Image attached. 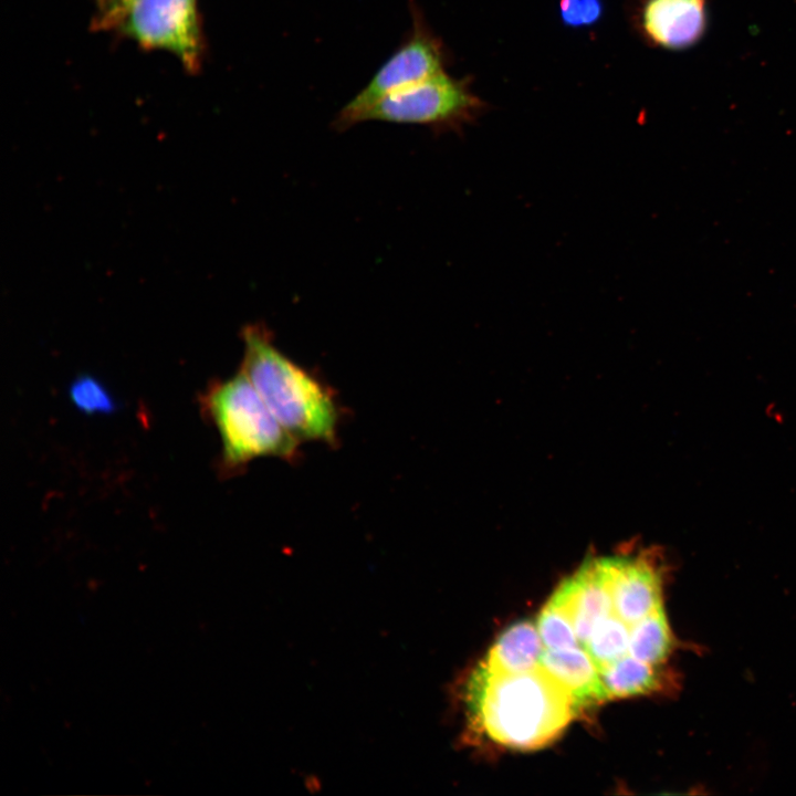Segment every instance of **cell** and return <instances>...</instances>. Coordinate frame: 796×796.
<instances>
[{"mask_svg": "<svg viewBox=\"0 0 796 796\" xmlns=\"http://www.w3.org/2000/svg\"><path fill=\"white\" fill-rule=\"evenodd\" d=\"M481 107L465 82L442 71L381 98L359 115L357 124L380 121L423 125L436 133L459 132Z\"/></svg>", "mask_w": 796, "mask_h": 796, "instance_id": "obj_4", "label": "cell"}, {"mask_svg": "<svg viewBox=\"0 0 796 796\" xmlns=\"http://www.w3.org/2000/svg\"><path fill=\"white\" fill-rule=\"evenodd\" d=\"M633 627L622 621L615 611L594 625L590 636L580 648L591 658L598 673L629 656Z\"/></svg>", "mask_w": 796, "mask_h": 796, "instance_id": "obj_13", "label": "cell"}, {"mask_svg": "<svg viewBox=\"0 0 796 796\" xmlns=\"http://www.w3.org/2000/svg\"><path fill=\"white\" fill-rule=\"evenodd\" d=\"M241 338L240 369L280 423L301 443L337 448L346 415L336 390L316 371L284 354L264 324H248Z\"/></svg>", "mask_w": 796, "mask_h": 796, "instance_id": "obj_2", "label": "cell"}, {"mask_svg": "<svg viewBox=\"0 0 796 796\" xmlns=\"http://www.w3.org/2000/svg\"><path fill=\"white\" fill-rule=\"evenodd\" d=\"M202 406L219 432L224 471L238 472L263 457L290 463L301 459V442L274 417L241 369L213 383Z\"/></svg>", "mask_w": 796, "mask_h": 796, "instance_id": "obj_3", "label": "cell"}, {"mask_svg": "<svg viewBox=\"0 0 796 796\" xmlns=\"http://www.w3.org/2000/svg\"><path fill=\"white\" fill-rule=\"evenodd\" d=\"M411 29L406 40L370 81L337 113L333 127L343 132L357 125L359 115L381 98L442 72V44L433 35L415 1L409 3Z\"/></svg>", "mask_w": 796, "mask_h": 796, "instance_id": "obj_5", "label": "cell"}, {"mask_svg": "<svg viewBox=\"0 0 796 796\" xmlns=\"http://www.w3.org/2000/svg\"><path fill=\"white\" fill-rule=\"evenodd\" d=\"M135 0H97L98 13L94 27L100 30L115 29L126 9Z\"/></svg>", "mask_w": 796, "mask_h": 796, "instance_id": "obj_17", "label": "cell"}, {"mask_svg": "<svg viewBox=\"0 0 796 796\" xmlns=\"http://www.w3.org/2000/svg\"><path fill=\"white\" fill-rule=\"evenodd\" d=\"M72 404L86 415H108L117 405L106 386L90 375H81L70 386Z\"/></svg>", "mask_w": 796, "mask_h": 796, "instance_id": "obj_14", "label": "cell"}, {"mask_svg": "<svg viewBox=\"0 0 796 796\" xmlns=\"http://www.w3.org/2000/svg\"><path fill=\"white\" fill-rule=\"evenodd\" d=\"M615 614L631 627L663 606V566L657 556L599 557Z\"/></svg>", "mask_w": 796, "mask_h": 796, "instance_id": "obj_7", "label": "cell"}, {"mask_svg": "<svg viewBox=\"0 0 796 796\" xmlns=\"http://www.w3.org/2000/svg\"><path fill=\"white\" fill-rule=\"evenodd\" d=\"M536 627L545 649L562 650L579 647L569 619L551 601L542 610Z\"/></svg>", "mask_w": 796, "mask_h": 796, "instance_id": "obj_15", "label": "cell"}, {"mask_svg": "<svg viewBox=\"0 0 796 796\" xmlns=\"http://www.w3.org/2000/svg\"><path fill=\"white\" fill-rule=\"evenodd\" d=\"M543 650L537 627L519 621L499 637L481 663L492 671L520 673L540 666Z\"/></svg>", "mask_w": 796, "mask_h": 796, "instance_id": "obj_10", "label": "cell"}, {"mask_svg": "<svg viewBox=\"0 0 796 796\" xmlns=\"http://www.w3.org/2000/svg\"><path fill=\"white\" fill-rule=\"evenodd\" d=\"M601 0H561L559 12L568 27L591 25L601 15Z\"/></svg>", "mask_w": 796, "mask_h": 796, "instance_id": "obj_16", "label": "cell"}, {"mask_svg": "<svg viewBox=\"0 0 796 796\" xmlns=\"http://www.w3.org/2000/svg\"><path fill=\"white\" fill-rule=\"evenodd\" d=\"M663 606L640 620L630 632L629 656L652 666L662 664L674 648Z\"/></svg>", "mask_w": 796, "mask_h": 796, "instance_id": "obj_12", "label": "cell"}, {"mask_svg": "<svg viewBox=\"0 0 796 796\" xmlns=\"http://www.w3.org/2000/svg\"><path fill=\"white\" fill-rule=\"evenodd\" d=\"M706 0H647L642 27L656 44L681 50L699 42L708 25Z\"/></svg>", "mask_w": 796, "mask_h": 796, "instance_id": "obj_8", "label": "cell"}, {"mask_svg": "<svg viewBox=\"0 0 796 796\" xmlns=\"http://www.w3.org/2000/svg\"><path fill=\"white\" fill-rule=\"evenodd\" d=\"M541 664L570 693L578 708L606 700L597 667L580 647L544 648Z\"/></svg>", "mask_w": 796, "mask_h": 796, "instance_id": "obj_9", "label": "cell"}, {"mask_svg": "<svg viewBox=\"0 0 796 796\" xmlns=\"http://www.w3.org/2000/svg\"><path fill=\"white\" fill-rule=\"evenodd\" d=\"M605 698H625L660 690L666 684L664 673L631 656L607 667L599 673Z\"/></svg>", "mask_w": 796, "mask_h": 796, "instance_id": "obj_11", "label": "cell"}, {"mask_svg": "<svg viewBox=\"0 0 796 796\" xmlns=\"http://www.w3.org/2000/svg\"><path fill=\"white\" fill-rule=\"evenodd\" d=\"M197 0H135L117 27L148 50L172 54L186 71L200 70L203 41Z\"/></svg>", "mask_w": 796, "mask_h": 796, "instance_id": "obj_6", "label": "cell"}, {"mask_svg": "<svg viewBox=\"0 0 796 796\" xmlns=\"http://www.w3.org/2000/svg\"><path fill=\"white\" fill-rule=\"evenodd\" d=\"M464 701L471 721L492 741L520 750L553 741L579 709L542 664L503 673L480 663L467 681Z\"/></svg>", "mask_w": 796, "mask_h": 796, "instance_id": "obj_1", "label": "cell"}]
</instances>
